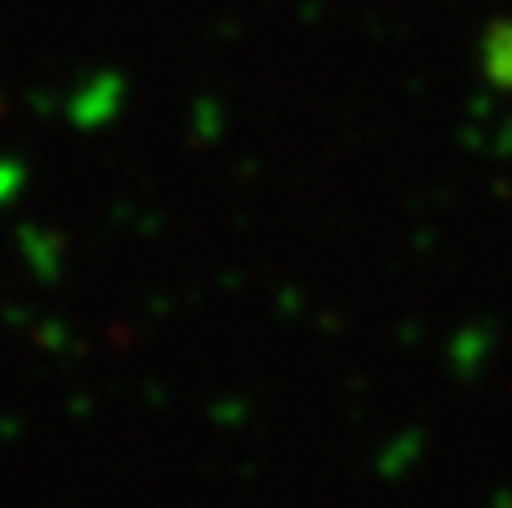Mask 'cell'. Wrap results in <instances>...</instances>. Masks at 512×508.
Here are the masks:
<instances>
[{"label": "cell", "instance_id": "1", "mask_svg": "<svg viewBox=\"0 0 512 508\" xmlns=\"http://www.w3.org/2000/svg\"><path fill=\"white\" fill-rule=\"evenodd\" d=\"M504 508H512V504H504Z\"/></svg>", "mask_w": 512, "mask_h": 508}]
</instances>
